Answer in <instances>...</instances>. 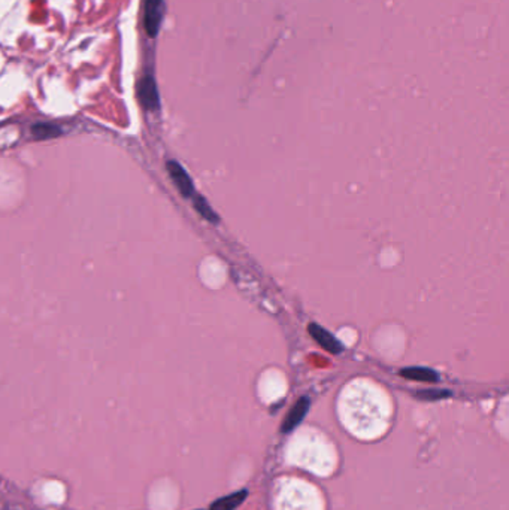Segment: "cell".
<instances>
[{
	"instance_id": "cell-1",
	"label": "cell",
	"mask_w": 509,
	"mask_h": 510,
	"mask_svg": "<svg viewBox=\"0 0 509 510\" xmlns=\"http://www.w3.org/2000/svg\"><path fill=\"white\" fill-rule=\"evenodd\" d=\"M138 99L147 110H157L160 108L159 88L152 75H145L138 82Z\"/></svg>"
},
{
	"instance_id": "cell-10",
	"label": "cell",
	"mask_w": 509,
	"mask_h": 510,
	"mask_svg": "<svg viewBox=\"0 0 509 510\" xmlns=\"http://www.w3.org/2000/svg\"><path fill=\"white\" fill-rule=\"evenodd\" d=\"M417 395L420 398H424V400H436V398L448 397L450 393L448 391H420Z\"/></svg>"
},
{
	"instance_id": "cell-7",
	"label": "cell",
	"mask_w": 509,
	"mask_h": 510,
	"mask_svg": "<svg viewBox=\"0 0 509 510\" xmlns=\"http://www.w3.org/2000/svg\"><path fill=\"white\" fill-rule=\"evenodd\" d=\"M401 376H403V378H408V379L420 381V382H436L439 379L438 373H435L433 370L424 369V367L405 369L401 372Z\"/></svg>"
},
{
	"instance_id": "cell-4",
	"label": "cell",
	"mask_w": 509,
	"mask_h": 510,
	"mask_svg": "<svg viewBox=\"0 0 509 510\" xmlns=\"http://www.w3.org/2000/svg\"><path fill=\"white\" fill-rule=\"evenodd\" d=\"M309 409V398L308 397H302L299 398L297 403L292 407V410L289 412V415L285 416L284 423L281 425V431L282 433H292V431L302 423L303 418L306 416V412Z\"/></svg>"
},
{
	"instance_id": "cell-9",
	"label": "cell",
	"mask_w": 509,
	"mask_h": 510,
	"mask_svg": "<svg viewBox=\"0 0 509 510\" xmlns=\"http://www.w3.org/2000/svg\"><path fill=\"white\" fill-rule=\"evenodd\" d=\"M194 206H196V209H197V212L201 214L203 218H206L208 221H213V223H217L218 218H217V215L213 212V209L208 206V203L205 202V198H202L201 196H197V197L194 198Z\"/></svg>"
},
{
	"instance_id": "cell-8",
	"label": "cell",
	"mask_w": 509,
	"mask_h": 510,
	"mask_svg": "<svg viewBox=\"0 0 509 510\" xmlns=\"http://www.w3.org/2000/svg\"><path fill=\"white\" fill-rule=\"evenodd\" d=\"M31 133L33 136L36 139H50V138H57L62 135V129L54 126V124H48V123H39L31 127Z\"/></svg>"
},
{
	"instance_id": "cell-3",
	"label": "cell",
	"mask_w": 509,
	"mask_h": 510,
	"mask_svg": "<svg viewBox=\"0 0 509 510\" xmlns=\"http://www.w3.org/2000/svg\"><path fill=\"white\" fill-rule=\"evenodd\" d=\"M168 172L171 175L172 181L175 182L176 187H178V190L181 191V194L184 197L193 196V193H194L193 182L190 180V176L187 175V172L184 170V168L180 163H176L173 160L168 161Z\"/></svg>"
},
{
	"instance_id": "cell-6",
	"label": "cell",
	"mask_w": 509,
	"mask_h": 510,
	"mask_svg": "<svg viewBox=\"0 0 509 510\" xmlns=\"http://www.w3.org/2000/svg\"><path fill=\"white\" fill-rule=\"evenodd\" d=\"M247 495H248V493L245 490H242V491L234 493L230 495L221 497V498H218L217 502L213 503L211 510H235L238 506H241L243 503V500H245Z\"/></svg>"
},
{
	"instance_id": "cell-5",
	"label": "cell",
	"mask_w": 509,
	"mask_h": 510,
	"mask_svg": "<svg viewBox=\"0 0 509 510\" xmlns=\"http://www.w3.org/2000/svg\"><path fill=\"white\" fill-rule=\"evenodd\" d=\"M309 333H311L313 337L322 345L324 349H327L329 352H334V354H339L340 349H342V345L340 343L330 335L329 331H326L323 327L320 326H315L313 324L311 327H309Z\"/></svg>"
},
{
	"instance_id": "cell-2",
	"label": "cell",
	"mask_w": 509,
	"mask_h": 510,
	"mask_svg": "<svg viewBox=\"0 0 509 510\" xmlns=\"http://www.w3.org/2000/svg\"><path fill=\"white\" fill-rule=\"evenodd\" d=\"M164 14L163 0H147L143 10V27L150 38H156L160 31L162 20Z\"/></svg>"
}]
</instances>
